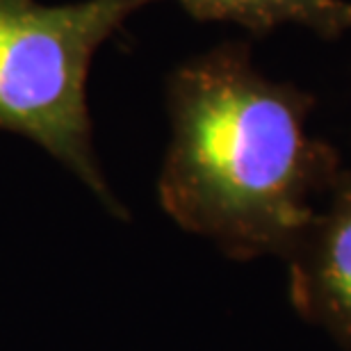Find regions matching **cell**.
Wrapping results in <instances>:
<instances>
[{"instance_id":"obj_4","label":"cell","mask_w":351,"mask_h":351,"mask_svg":"<svg viewBox=\"0 0 351 351\" xmlns=\"http://www.w3.org/2000/svg\"><path fill=\"white\" fill-rule=\"evenodd\" d=\"M156 3V0H146ZM196 21L235 23L265 37L285 23L304 25L324 39L351 30L349 0H173Z\"/></svg>"},{"instance_id":"obj_1","label":"cell","mask_w":351,"mask_h":351,"mask_svg":"<svg viewBox=\"0 0 351 351\" xmlns=\"http://www.w3.org/2000/svg\"><path fill=\"white\" fill-rule=\"evenodd\" d=\"M313 105L265 78L240 41L180 64L167 80L162 210L228 258L287 261L317 217L315 199L342 171L333 146L308 132Z\"/></svg>"},{"instance_id":"obj_3","label":"cell","mask_w":351,"mask_h":351,"mask_svg":"<svg viewBox=\"0 0 351 351\" xmlns=\"http://www.w3.org/2000/svg\"><path fill=\"white\" fill-rule=\"evenodd\" d=\"M311 228L287 258L290 301L351 351V171L342 169Z\"/></svg>"},{"instance_id":"obj_2","label":"cell","mask_w":351,"mask_h":351,"mask_svg":"<svg viewBox=\"0 0 351 351\" xmlns=\"http://www.w3.org/2000/svg\"><path fill=\"white\" fill-rule=\"evenodd\" d=\"M144 5L146 0H0V130L39 144L119 217L125 213L94 153L87 78L98 48Z\"/></svg>"}]
</instances>
